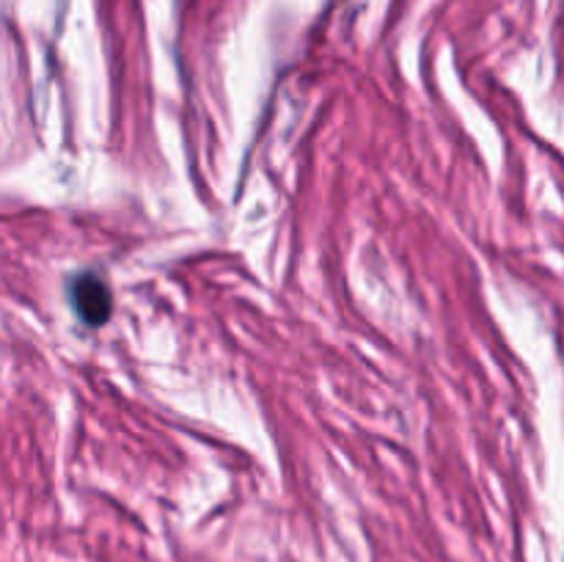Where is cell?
Returning <instances> with one entry per match:
<instances>
[{
	"mask_svg": "<svg viewBox=\"0 0 564 562\" xmlns=\"http://www.w3.org/2000/svg\"><path fill=\"white\" fill-rule=\"evenodd\" d=\"M69 301L75 306V312L80 314V320L91 328H99L110 320L113 314V295H110V287L102 275L97 273H80L72 279L69 284Z\"/></svg>",
	"mask_w": 564,
	"mask_h": 562,
	"instance_id": "obj_1",
	"label": "cell"
}]
</instances>
